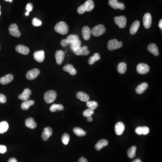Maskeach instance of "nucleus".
<instances>
[{"label":"nucleus","mask_w":162,"mask_h":162,"mask_svg":"<svg viewBox=\"0 0 162 162\" xmlns=\"http://www.w3.org/2000/svg\"><path fill=\"white\" fill-rule=\"evenodd\" d=\"M94 7L93 1L92 0H88L84 4L78 7V12L79 14H83L85 12H91L93 9Z\"/></svg>","instance_id":"1"},{"label":"nucleus","mask_w":162,"mask_h":162,"mask_svg":"<svg viewBox=\"0 0 162 162\" xmlns=\"http://www.w3.org/2000/svg\"><path fill=\"white\" fill-rule=\"evenodd\" d=\"M54 30L62 35H65L69 31V26L65 22L61 21L55 26Z\"/></svg>","instance_id":"2"},{"label":"nucleus","mask_w":162,"mask_h":162,"mask_svg":"<svg viewBox=\"0 0 162 162\" xmlns=\"http://www.w3.org/2000/svg\"><path fill=\"white\" fill-rule=\"evenodd\" d=\"M56 97L57 93L56 91L50 90L46 91L44 94V99L46 102L49 104L53 102L56 98Z\"/></svg>","instance_id":"3"},{"label":"nucleus","mask_w":162,"mask_h":162,"mask_svg":"<svg viewBox=\"0 0 162 162\" xmlns=\"http://www.w3.org/2000/svg\"><path fill=\"white\" fill-rule=\"evenodd\" d=\"M106 29L103 25H99L94 27L91 30V33L95 37H99L104 34Z\"/></svg>","instance_id":"4"},{"label":"nucleus","mask_w":162,"mask_h":162,"mask_svg":"<svg viewBox=\"0 0 162 162\" xmlns=\"http://www.w3.org/2000/svg\"><path fill=\"white\" fill-rule=\"evenodd\" d=\"M123 46V42H118L117 39H114L109 41L108 43V48L109 50H113L120 48Z\"/></svg>","instance_id":"5"},{"label":"nucleus","mask_w":162,"mask_h":162,"mask_svg":"<svg viewBox=\"0 0 162 162\" xmlns=\"http://www.w3.org/2000/svg\"><path fill=\"white\" fill-rule=\"evenodd\" d=\"M73 51L77 56H87L90 54L89 50H88V47L86 46L83 47L79 46Z\"/></svg>","instance_id":"6"},{"label":"nucleus","mask_w":162,"mask_h":162,"mask_svg":"<svg viewBox=\"0 0 162 162\" xmlns=\"http://www.w3.org/2000/svg\"><path fill=\"white\" fill-rule=\"evenodd\" d=\"M10 33L14 37H20L21 33L18 29V26L16 24H13L10 25L9 28Z\"/></svg>","instance_id":"7"},{"label":"nucleus","mask_w":162,"mask_h":162,"mask_svg":"<svg viewBox=\"0 0 162 162\" xmlns=\"http://www.w3.org/2000/svg\"><path fill=\"white\" fill-rule=\"evenodd\" d=\"M114 21L115 24L121 29L125 28L126 26L127 19L124 16L115 17L114 18Z\"/></svg>","instance_id":"8"},{"label":"nucleus","mask_w":162,"mask_h":162,"mask_svg":"<svg viewBox=\"0 0 162 162\" xmlns=\"http://www.w3.org/2000/svg\"><path fill=\"white\" fill-rule=\"evenodd\" d=\"M137 70L139 74H146L150 71V67L146 64L141 63L137 66Z\"/></svg>","instance_id":"9"},{"label":"nucleus","mask_w":162,"mask_h":162,"mask_svg":"<svg viewBox=\"0 0 162 162\" xmlns=\"http://www.w3.org/2000/svg\"><path fill=\"white\" fill-rule=\"evenodd\" d=\"M143 24L146 29H149L152 24V17L150 14L146 13L143 17Z\"/></svg>","instance_id":"10"},{"label":"nucleus","mask_w":162,"mask_h":162,"mask_svg":"<svg viewBox=\"0 0 162 162\" xmlns=\"http://www.w3.org/2000/svg\"><path fill=\"white\" fill-rule=\"evenodd\" d=\"M40 73V70L38 69H33L27 73V74H26V78L28 80H33L39 75Z\"/></svg>","instance_id":"11"},{"label":"nucleus","mask_w":162,"mask_h":162,"mask_svg":"<svg viewBox=\"0 0 162 162\" xmlns=\"http://www.w3.org/2000/svg\"><path fill=\"white\" fill-rule=\"evenodd\" d=\"M109 5L114 9L123 10L125 9V5L123 3L118 2L117 0H109Z\"/></svg>","instance_id":"12"},{"label":"nucleus","mask_w":162,"mask_h":162,"mask_svg":"<svg viewBox=\"0 0 162 162\" xmlns=\"http://www.w3.org/2000/svg\"><path fill=\"white\" fill-rule=\"evenodd\" d=\"M32 94V91L29 88H26L22 93L19 95L18 98L22 101H27L29 100L30 95Z\"/></svg>","instance_id":"13"},{"label":"nucleus","mask_w":162,"mask_h":162,"mask_svg":"<svg viewBox=\"0 0 162 162\" xmlns=\"http://www.w3.org/2000/svg\"><path fill=\"white\" fill-rule=\"evenodd\" d=\"M52 128L49 127H46L44 128L43 132H42V139L45 141H47L49 138L52 135Z\"/></svg>","instance_id":"14"},{"label":"nucleus","mask_w":162,"mask_h":162,"mask_svg":"<svg viewBox=\"0 0 162 162\" xmlns=\"http://www.w3.org/2000/svg\"><path fill=\"white\" fill-rule=\"evenodd\" d=\"M65 56V52L62 50H59L56 52L55 57H56V61L57 64L58 65H61L62 64Z\"/></svg>","instance_id":"15"},{"label":"nucleus","mask_w":162,"mask_h":162,"mask_svg":"<svg viewBox=\"0 0 162 162\" xmlns=\"http://www.w3.org/2000/svg\"><path fill=\"white\" fill-rule=\"evenodd\" d=\"M14 79L12 74H8L0 78V84L6 85L12 82Z\"/></svg>","instance_id":"16"},{"label":"nucleus","mask_w":162,"mask_h":162,"mask_svg":"<svg viewBox=\"0 0 162 162\" xmlns=\"http://www.w3.org/2000/svg\"><path fill=\"white\" fill-rule=\"evenodd\" d=\"M16 50L18 52L25 55L29 54L30 51L28 47L23 45H19L17 46L16 47Z\"/></svg>","instance_id":"17"},{"label":"nucleus","mask_w":162,"mask_h":162,"mask_svg":"<svg viewBox=\"0 0 162 162\" xmlns=\"http://www.w3.org/2000/svg\"><path fill=\"white\" fill-rule=\"evenodd\" d=\"M125 130V125L123 123L119 122L116 123L115 126V131L117 135H120L123 133Z\"/></svg>","instance_id":"18"},{"label":"nucleus","mask_w":162,"mask_h":162,"mask_svg":"<svg viewBox=\"0 0 162 162\" xmlns=\"http://www.w3.org/2000/svg\"><path fill=\"white\" fill-rule=\"evenodd\" d=\"M33 56L35 60L38 62H42L45 59V52L43 50L36 51Z\"/></svg>","instance_id":"19"},{"label":"nucleus","mask_w":162,"mask_h":162,"mask_svg":"<svg viewBox=\"0 0 162 162\" xmlns=\"http://www.w3.org/2000/svg\"><path fill=\"white\" fill-rule=\"evenodd\" d=\"M82 33L83 38L85 40L87 41L90 39L91 30L88 26H85L82 28Z\"/></svg>","instance_id":"20"},{"label":"nucleus","mask_w":162,"mask_h":162,"mask_svg":"<svg viewBox=\"0 0 162 162\" xmlns=\"http://www.w3.org/2000/svg\"><path fill=\"white\" fill-rule=\"evenodd\" d=\"M63 70L65 72H68L72 75H75L77 74V70L74 66L71 64H67L63 67Z\"/></svg>","instance_id":"21"},{"label":"nucleus","mask_w":162,"mask_h":162,"mask_svg":"<svg viewBox=\"0 0 162 162\" xmlns=\"http://www.w3.org/2000/svg\"><path fill=\"white\" fill-rule=\"evenodd\" d=\"M148 50L150 52L155 56H158L159 55V51L158 50L157 45L155 43L150 44L148 46Z\"/></svg>","instance_id":"22"},{"label":"nucleus","mask_w":162,"mask_h":162,"mask_svg":"<svg viewBox=\"0 0 162 162\" xmlns=\"http://www.w3.org/2000/svg\"><path fill=\"white\" fill-rule=\"evenodd\" d=\"M77 97L82 101L83 102L88 101L90 99V97L88 95L82 91H79L77 93Z\"/></svg>","instance_id":"23"},{"label":"nucleus","mask_w":162,"mask_h":162,"mask_svg":"<svg viewBox=\"0 0 162 162\" xmlns=\"http://www.w3.org/2000/svg\"><path fill=\"white\" fill-rule=\"evenodd\" d=\"M148 84L146 82H143L142 83V84H140L135 89V91L138 94H142L143 93L147 88H148Z\"/></svg>","instance_id":"24"},{"label":"nucleus","mask_w":162,"mask_h":162,"mask_svg":"<svg viewBox=\"0 0 162 162\" xmlns=\"http://www.w3.org/2000/svg\"><path fill=\"white\" fill-rule=\"evenodd\" d=\"M25 125L26 126L32 129H35L37 126V123L34 121V119L32 118H29L25 120Z\"/></svg>","instance_id":"25"},{"label":"nucleus","mask_w":162,"mask_h":162,"mask_svg":"<svg viewBox=\"0 0 162 162\" xmlns=\"http://www.w3.org/2000/svg\"><path fill=\"white\" fill-rule=\"evenodd\" d=\"M108 143H109L108 141H107L106 140H101L100 141H99L97 144L95 145V149L97 150L100 151L103 147L108 146Z\"/></svg>","instance_id":"26"},{"label":"nucleus","mask_w":162,"mask_h":162,"mask_svg":"<svg viewBox=\"0 0 162 162\" xmlns=\"http://www.w3.org/2000/svg\"><path fill=\"white\" fill-rule=\"evenodd\" d=\"M35 104V102L33 100H27L24 101L21 104V109L24 110H28L31 106H33Z\"/></svg>","instance_id":"27"},{"label":"nucleus","mask_w":162,"mask_h":162,"mask_svg":"<svg viewBox=\"0 0 162 162\" xmlns=\"http://www.w3.org/2000/svg\"><path fill=\"white\" fill-rule=\"evenodd\" d=\"M140 25V22L137 20L135 21L132 24L130 28L131 34L133 35L137 33L139 28Z\"/></svg>","instance_id":"28"},{"label":"nucleus","mask_w":162,"mask_h":162,"mask_svg":"<svg viewBox=\"0 0 162 162\" xmlns=\"http://www.w3.org/2000/svg\"><path fill=\"white\" fill-rule=\"evenodd\" d=\"M9 124L6 121L0 123V134L4 133L8 129Z\"/></svg>","instance_id":"29"},{"label":"nucleus","mask_w":162,"mask_h":162,"mask_svg":"<svg viewBox=\"0 0 162 162\" xmlns=\"http://www.w3.org/2000/svg\"><path fill=\"white\" fill-rule=\"evenodd\" d=\"M127 67L126 63L125 62L120 63L118 66V71L121 74H124L126 72Z\"/></svg>","instance_id":"30"},{"label":"nucleus","mask_w":162,"mask_h":162,"mask_svg":"<svg viewBox=\"0 0 162 162\" xmlns=\"http://www.w3.org/2000/svg\"><path fill=\"white\" fill-rule=\"evenodd\" d=\"M64 107L61 104H53L52 106H51L50 107V111L52 112H56L59 111H62L64 110Z\"/></svg>","instance_id":"31"},{"label":"nucleus","mask_w":162,"mask_h":162,"mask_svg":"<svg viewBox=\"0 0 162 162\" xmlns=\"http://www.w3.org/2000/svg\"><path fill=\"white\" fill-rule=\"evenodd\" d=\"M100 58H101V56H100V54L97 53H95L93 56L91 57L88 60V63L90 65H93L95 62L100 60Z\"/></svg>","instance_id":"32"},{"label":"nucleus","mask_w":162,"mask_h":162,"mask_svg":"<svg viewBox=\"0 0 162 162\" xmlns=\"http://www.w3.org/2000/svg\"><path fill=\"white\" fill-rule=\"evenodd\" d=\"M73 131L76 135L78 137H82L86 135V132L84 131L82 128L79 127H75L73 130Z\"/></svg>","instance_id":"33"},{"label":"nucleus","mask_w":162,"mask_h":162,"mask_svg":"<svg viewBox=\"0 0 162 162\" xmlns=\"http://www.w3.org/2000/svg\"><path fill=\"white\" fill-rule=\"evenodd\" d=\"M137 150V147L133 146L127 151V155L131 159L134 158L135 155V152Z\"/></svg>","instance_id":"34"},{"label":"nucleus","mask_w":162,"mask_h":162,"mask_svg":"<svg viewBox=\"0 0 162 162\" xmlns=\"http://www.w3.org/2000/svg\"><path fill=\"white\" fill-rule=\"evenodd\" d=\"M86 106L88 109L94 110L98 106V104L95 101H88L86 102Z\"/></svg>","instance_id":"35"},{"label":"nucleus","mask_w":162,"mask_h":162,"mask_svg":"<svg viewBox=\"0 0 162 162\" xmlns=\"http://www.w3.org/2000/svg\"><path fill=\"white\" fill-rule=\"evenodd\" d=\"M79 38L78 35H70L67 37L66 40L68 41L69 44H72L74 42H75L78 40H79Z\"/></svg>","instance_id":"36"},{"label":"nucleus","mask_w":162,"mask_h":162,"mask_svg":"<svg viewBox=\"0 0 162 162\" xmlns=\"http://www.w3.org/2000/svg\"><path fill=\"white\" fill-rule=\"evenodd\" d=\"M70 136L68 133H65L62 137V142L64 145H67L69 142Z\"/></svg>","instance_id":"37"},{"label":"nucleus","mask_w":162,"mask_h":162,"mask_svg":"<svg viewBox=\"0 0 162 162\" xmlns=\"http://www.w3.org/2000/svg\"><path fill=\"white\" fill-rule=\"evenodd\" d=\"M94 114V111L93 110H90V109H86L85 111L83 112V116L86 118L91 117V115Z\"/></svg>","instance_id":"38"},{"label":"nucleus","mask_w":162,"mask_h":162,"mask_svg":"<svg viewBox=\"0 0 162 162\" xmlns=\"http://www.w3.org/2000/svg\"><path fill=\"white\" fill-rule=\"evenodd\" d=\"M71 49L74 51V50L76 49L77 48H78V47L81 46V41H80V39H79V40H78L75 42L71 44Z\"/></svg>","instance_id":"39"},{"label":"nucleus","mask_w":162,"mask_h":162,"mask_svg":"<svg viewBox=\"0 0 162 162\" xmlns=\"http://www.w3.org/2000/svg\"><path fill=\"white\" fill-rule=\"evenodd\" d=\"M32 24L35 27H39L42 25V22L41 21L37 19V18H34L32 21Z\"/></svg>","instance_id":"40"},{"label":"nucleus","mask_w":162,"mask_h":162,"mask_svg":"<svg viewBox=\"0 0 162 162\" xmlns=\"http://www.w3.org/2000/svg\"><path fill=\"white\" fill-rule=\"evenodd\" d=\"M6 97L4 95L0 94V103L2 104H5L6 102Z\"/></svg>","instance_id":"41"},{"label":"nucleus","mask_w":162,"mask_h":162,"mask_svg":"<svg viewBox=\"0 0 162 162\" xmlns=\"http://www.w3.org/2000/svg\"><path fill=\"white\" fill-rule=\"evenodd\" d=\"M135 132L137 134L141 135H143V127H137L135 130Z\"/></svg>","instance_id":"42"},{"label":"nucleus","mask_w":162,"mask_h":162,"mask_svg":"<svg viewBox=\"0 0 162 162\" xmlns=\"http://www.w3.org/2000/svg\"><path fill=\"white\" fill-rule=\"evenodd\" d=\"M33 9V5L32 3H28L26 6V10H27V12H32Z\"/></svg>","instance_id":"43"},{"label":"nucleus","mask_w":162,"mask_h":162,"mask_svg":"<svg viewBox=\"0 0 162 162\" xmlns=\"http://www.w3.org/2000/svg\"><path fill=\"white\" fill-rule=\"evenodd\" d=\"M150 132V129L147 127H143V135H146Z\"/></svg>","instance_id":"44"},{"label":"nucleus","mask_w":162,"mask_h":162,"mask_svg":"<svg viewBox=\"0 0 162 162\" xmlns=\"http://www.w3.org/2000/svg\"><path fill=\"white\" fill-rule=\"evenodd\" d=\"M7 151L6 147L4 145H0V153L1 154H4Z\"/></svg>","instance_id":"45"},{"label":"nucleus","mask_w":162,"mask_h":162,"mask_svg":"<svg viewBox=\"0 0 162 162\" xmlns=\"http://www.w3.org/2000/svg\"><path fill=\"white\" fill-rule=\"evenodd\" d=\"M69 44V42L66 39H63L61 42V45L63 46H66Z\"/></svg>","instance_id":"46"},{"label":"nucleus","mask_w":162,"mask_h":162,"mask_svg":"<svg viewBox=\"0 0 162 162\" xmlns=\"http://www.w3.org/2000/svg\"><path fill=\"white\" fill-rule=\"evenodd\" d=\"M78 162H88V161H87V159L85 158L81 157L79 159Z\"/></svg>","instance_id":"47"},{"label":"nucleus","mask_w":162,"mask_h":162,"mask_svg":"<svg viewBox=\"0 0 162 162\" xmlns=\"http://www.w3.org/2000/svg\"><path fill=\"white\" fill-rule=\"evenodd\" d=\"M8 162H18V161L16 158H11L9 159Z\"/></svg>","instance_id":"48"},{"label":"nucleus","mask_w":162,"mask_h":162,"mask_svg":"<svg viewBox=\"0 0 162 162\" xmlns=\"http://www.w3.org/2000/svg\"><path fill=\"white\" fill-rule=\"evenodd\" d=\"M87 120L89 122H91L93 121V118L91 117H88L87 118Z\"/></svg>","instance_id":"49"},{"label":"nucleus","mask_w":162,"mask_h":162,"mask_svg":"<svg viewBox=\"0 0 162 162\" xmlns=\"http://www.w3.org/2000/svg\"><path fill=\"white\" fill-rule=\"evenodd\" d=\"M159 27L160 29H162V20H161L159 22Z\"/></svg>","instance_id":"50"},{"label":"nucleus","mask_w":162,"mask_h":162,"mask_svg":"<svg viewBox=\"0 0 162 162\" xmlns=\"http://www.w3.org/2000/svg\"><path fill=\"white\" fill-rule=\"evenodd\" d=\"M133 162H142V161H141V159H135V160H134Z\"/></svg>","instance_id":"51"},{"label":"nucleus","mask_w":162,"mask_h":162,"mask_svg":"<svg viewBox=\"0 0 162 162\" xmlns=\"http://www.w3.org/2000/svg\"><path fill=\"white\" fill-rule=\"evenodd\" d=\"M13 0H5V1L6 2H12Z\"/></svg>","instance_id":"52"},{"label":"nucleus","mask_w":162,"mask_h":162,"mask_svg":"<svg viewBox=\"0 0 162 162\" xmlns=\"http://www.w3.org/2000/svg\"><path fill=\"white\" fill-rule=\"evenodd\" d=\"M29 12H27L25 13V15L26 16H29Z\"/></svg>","instance_id":"53"},{"label":"nucleus","mask_w":162,"mask_h":162,"mask_svg":"<svg viewBox=\"0 0 162 162\" xmlns=\"http://www.w3.org/2000/svg\"><path fill=\"white\" fill-rule=\"evenodd\" d=\"M1 6L0 5V16L1 15Z\"/></svg>","instance_id":"54"},{"label":"nucleus","mask_w":162,"mask_h":162,"mask_svg":"<svg viewBox=\"0 0 162 162\" xmlns=\"http://www.w3.org/2000/svg\"><path fill=\"white\" fill-rule=\"evenodd\" d=\"M0 48H1V47H0Z\"/></svg>","instance_id":"55"}]
</instances>
